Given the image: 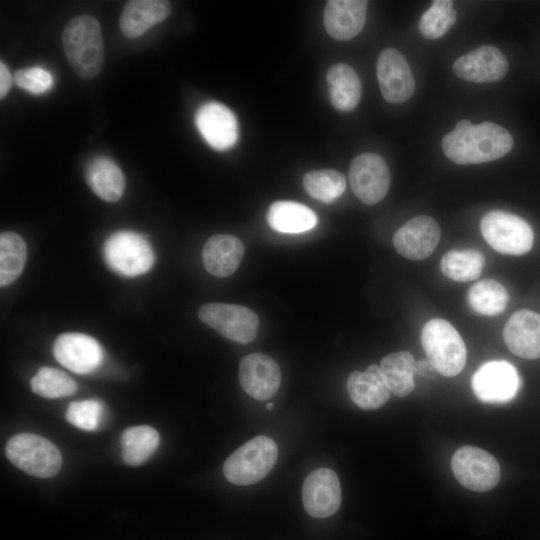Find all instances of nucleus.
Segmentation results:
<instances>
[{
  "instance_id": "obj_1",
  "label": "nucleus",
  "mask_w": 540,
  "mask_h": 540,
  "mask_svg": "<svg viewBox=\"0 0 540 540\" xmlns=\"http://www.w3.org/2000/svg\"><path fill=\"white\" fill-rule=\"evenodd\" d=\"M442 150L451 161L466 165L502 158L513 147V137L504 127L482 122L463 129H454L442 139Z\"/></svg>"
},
{
  "instance_id": "obj_2",
  "label": "nucleus",
  "mask_w": 540,
  "mask_h": 540,
  "mask_svg": "<svg viewBox=\"0 0 540 540\" xmlns=\"http://www.w3.org/2000/svg\"><path fill=\"white\" fill-rule=\"evenodd\" d=\"M64 54L74 73L95 78L104 64V43L98 20L88 14L72 18L62 32Z\"/></svg>"
},
{
  "instance_id": "obj_3",
  "label": "nucleus",
  "mask_w": 540,
  "mask_h": 540,
  "mask_svg": "<svg viewBox=\"0 0 540 540\" xmlns=\"http://www.w3.org/2000/svg\"><path fill=\"white\" fill-rule=\"evenodd\" d=\"M421 344L427 359L438 373L454 377L464 368L467 359L465 343L457 330L446 320H429L421 332Z\"/></svg>"
},
{
  "instance_id": "obj_4",
  "label": "nucleus",
  "mask_w": 540,
  "mask_h": 540,
  "mask_svg": "<svg viewBox=\"0 0 540 540\" xmlns=\"http://www.w3.org/2000/svg\"><path fill=\"white\" fill-rule=\"evenodd\" d=\"M278 459L273 439L260 435L252 438L224 462L225 478L236 485H251L267 476Z\"/></svg>"
},
{
  "instance_id": "obj_5",
  "label": "nucleus",
  "mask_w": 540,
  "mask_h": 540,
  "mask_svg": "<svg viewBox=\"0 0 540 540\" xmlns=\"http://www.w3.org/2000/svg\"><path fill=\"white\" fill-rule=\"evenodd\" d=\"M8 460L25 473L51 478L61 469L62 457L58 448L48 439L33 433H20L6 443Z\"/></svg>"
},
{
  "instance_id": "obj_6",
  "label": "nucleus",
  "mask_w": 540,
  "mask_h": 540,
  "mask_svg": "<svg viewBox=\"0 0 540 540\" xmlns=\"http://www.w3.org/2000/svg\"><path fill=\"white\" fill-rule=\"evenodd\" d=\"M485 241L497 252L507 255H523L530 251L534 233L529 223L520 216L493 210L480 222Z\"/></svg>"
},
{
  "instance_id": "obj_7",
  "label": "nucleus",
  "mask_w": 540,
  "mask_h": 540,
  "mask_svg": "<svg viewBox=\"0 0 540 540\" xmlns=\"http://www.w3.org/2000/svg\"><path fill=\"white\" fill-rule=\"evenodd\" d=\"M108 266L120 275L134 277L146 273L154 263V252L145 237L132 231H118L105 242Z\"/></svg>"
},
{
  "instance_id": "obj_8",
  "label": "nucleus",
  "mask_w": 540,
  "mask_h": 540,
  "mask_svg": "<svg viewBox=\"0 0 540 540\" xmlns=\"http://www.w3.org/2000/svg\"><path fill=\"white\" fill-rule=\"evenodd\" d=\"M198 317L203 323L234 342L246 344L257 336L259 318L253 310L245 306L207 303L200 307Z\"/></svg>"
},
{
  "instance_id": "obj_9",
  "label": "nucleus",
  "mask_w": 540,
  "mask_h": 540,
  "mask_svg": "<svg viewBox=\"0 0 540 540\" xmlns=\"http://www.w3.org/2000/svg\"><path fill=\"white\" fill-rule=\"evenodd\" d=\"M451 469L465 488L486 492L500 479V466L493 455L475 446H462L452 456Z\"/></svg>"
},
{
  "instance_id": "obj_10",
  "label": "nucleus",
  "mask_w": 540,
  "mask_h": 540,
  "mask_svg": "<svg viewBox=\"0 0 540 540\" xmlns=\"http://www.w3.org/2000/svg\"><path fill=\"white\" fill-rule=\"evenodd\" d=\"M471 387L475 396L484 403H506L516 396L520 377L511 363L493 360L476 370Z\"/></svg>"
},
{
  "instance_id": "obj_11",
  "label": "nucleus",
  "mask_w": 540,
  "mask_h": 540,
  "mask_svg": "<svg viewBox=\"0 0 540 540\" xmlns=\"http://www.w3.org/2000/svg\"><path fill=\"white\" fill-rule=\"evenodd\" d=\"M349 181L353 193L360 201L374 205L386 196L391 178L388 166L380 155L363 153L352 160Z\"/></svg>"
},
{
  "instance_id": "obj_12",
  "label": "nucleus",
  "mask_w": 540,
  "mask_h": 540,
  "mask_svg": "<svg viewBox=\"0 0 540 540\" xmlns=\"http://www.w3.org/2000/svg\"><path fill=\"white\" fill-rule=\"evenodd\" d=\"M377 79L382 96L393 104L407 101L415 89V79L407 60L394 48H386L379 54Z\"/></svg>"
},
{
  "instance_id": "obj_13",
  "label": "nucleus",
  "mask_w": 540,
  "mask_h": 540,
  "mask_svg": "<svg viewBox=\"0 0 540 540\" xmlns=\"http://www.w3.org/2000/svg\"><path fill=\"white\" fill-rule=\"evenodd\" d=\"M195 125L204 140L216 150H227L237 142V119L220 102L209 101L201 105L195 114Z\"/></svg>"
},
{
  "instance_id": "obj_14",
  "label": "nucleus",
  "mask_w": 540,
  "mask_h": 540,
  "mask_svg": "<svg viewBox=\"0 0 540 540\" xmlns=\"http://www.w3.org/2000/svg\"><path fill=\"white\" fill-rule=\"evenodd\" d=\"M509 69L505 55L493 45H483L459 57L453 63L454 73L473 83H491L503 79Z\"/></svg>"
},
{
  "instance_id": "obj_15",
  "label": "nucleus",
  "mask_w": 540,
  "mask_h": 540,
  "mask_svg": "<svg viewBox=\"0 0 540 540\" xmlns=\"http://www.w3.org/2000/svg\"><path fill=\"white\" fill-rule=\"evenodd\" d=\"M56 360L77 374H88L103 361L101 345L93 337L82 333H64L53 345Z\"/></svg>"
},
{
  "instance_id": "obj_16",
  "label": "nucleus",
  "mask_w": 540,
  "mask_h": 540,
  "mask_svg": "<svg viewBox=\"0 0 540 540\" xmlns=\"http://www.w3.org/2000/svg\"><path fill=\"white\" fill-rule=\"evenodd\" d=\"M302 500L312 517L326 518L336 513L341 504V486L336 473L328 468L312 471L303 483Z\"/></svg>"
},
{
  "instance_id": "obj_17",
  "label": "nucleus",
  "mask_w": 540,
  "mask_h": 540,
  "mask_svg": "<svg viewBox=\"0 0 540 540\" xmlns=\"http://www.w3.org/2000/svg\"><path fill=\"white\" fill-rule=\"evenodd\" d=\"M440 240V227L436 220L419 215L407 221L393 236L396 251L410 260H423L430 256Z\"/></svg>"
},
{
  "instance_id": "obj_18",
  "label": "nucleus",
  "mask_w": 540,
  "mask_h": 540,
  "mask_svg": "<svg viewBox=\"0 0 540 540\" xmlns=\"http://www.w3.org/2000/svg\"><path fill=\"white\" fill-rule=\"evenodd\" d=\"M239 380L241 387L250 397L264 401L277 393L281 371L277 362L270 356L252 353L240 361Z\"/></svg>"
},
{
  "instance_id": "obj_19",
  "label": "nucleus",
  "mask_w": 540,
  "mask_h": 540,
  "mask_svg": "<svg viewBox=\"0 0 540 540\" xmlns=\"http://www.w3.org/2000/svg\"><path fill=\"white\" fill-rule=\"evenodd\" d=\"M503 339L513 354L524 359L540 358V313L515 312L504 327Z\"/></svg>"
},
{
  "instance_id": "obj_20",
  "label": "nucleus",
  "mask_w": 540,
  "mask_h": 540,
  "mask_svg": "<svg viewBox=\"0 0 540 540\" xmlns=\"http://www.w3.org/2000/svg\"><path fill=\"white\" fill-rule=\"evenodd\" d=\"M368 2L365 0H329L324 10L327 33L339 41L357 36L363 29Z\"/></svg>"
},
{
  "instance_id": "obj_21",
  "label": "nucleus",
  "mask_w": 540,
  "mask_h": 540,
  "mask_svg": "<svg viewBox=\"0 0 540 540\" xmlns=\"http://www.w3.org/2000/svg\"><path fill=\"white\" fill-rule=\"evenodd\" d=\"M244 252V245L238 237L229 234L213 235L204 244L203 265L216 277H228L239 267Z\"/></svg>"
},
{
  "instance_id": "obj_22",
  "label": "nucleus",
  "mask_w": 540,
  "mask_h": 540,
  "mask_svg": "<svg viewBox=\"0 0 540 540\" xmlns=\"http://www.w3.org/2000/svg\"><path fill=\"white\" fill-rule=\"evenodd\" d=\"M171 13V4L164 0L128 1L120 15L119 27L130 39L138 38L152 26L164 21Z\"/></svg>"
},
{
  "instance_id": "obj_23",
  "label": "nucleus",
  "mask_w": 540,
  "mask_h": 540,
  "mask_svg": "<svg viewBox=\"0 0 540 540\" xmlns=\"http://www.w3.org/2000/svg\"><path fill=\"white\" fill-rule=\"evenodd\" d=\"M347 390L352 401L364 410L382 407L390 397L379 366L370 365L365 371L352 372L347 380Z\"/></svg>"
},
{
  "instance_id": "obj_24",
  "label": "nucleus",
  "mask_w": 540,
  "mask_h": 540,
  "mask_svg": "<svg viewBox=\"0 0 540 540\" xmlns=\"http://www.w3.org/2000/svg\"><path fill=\"white\" fill-rule=\"evenodd\" d=\"M330 102L341 112L356 108L361 98V81L355 70L346 63H336L326 74Z\"/></svg>"
},
{
  "instance_id": "obj_25",
  "label": "nucleus",
  "mask_w": 540,
  "mask_h": 540,
  "mask_svg": "<svg viewBox=\"0 0 540 540\" xmlns=\"http://www.w3.org/2000/svg\"><path fill=\"white\" fill-rule=\"evenodd\" d=\"M86 180L92 191L108 202L118 201L125 189V177L121 168L110 158H94L86 168Z\"/></svg>"
},
{
  "instance_id": "obj_26",
  "label": "nucleus",
  "mask_w": 540,
  "mask_h": 540,
  "mask_svg": "<svg viewBox=\"0 0 540 540\" xmlns=\"http://www.w3.org/2000/svg\"><path fill=\"white\" fill-rule=\"evenodd\" d=\"M268 225L281 233H301L313 229L318 222L316 214L304 204L294 201H276L269 207Z\"/></svg>"
},
{
  "instance_id": "obj_27",
  "label": "nucleus",
  "mask_w": 540,
  "mask_h": 540,
  "mask_svg": "<svg viewBox=\"0 0 540 540\" xmlns=\"http://www.w3.org/2000/svg\"><path fill=\"white\" fill-rule=\"evenodd\" d=\"M415 365L416 361L408 351L394 352L381 360L383 378L395 396L406 397L414 390Z\"/></svg>"
},
{
  "instance_id": "obj_28",
  "label": "nucleus",
  "mask_w": 540,
  "mask_h": 540,
  "mask_svg": "<svg viewBox=\"0 0 540 540\" xmlns=\"http://www.w3.org/2000/svg\"><path fill=\"white\" fill-rule=\"evenodd\" d=\"M160 441L156 429L148 425L132 426L121 434L122 458L131 466H138L148 460L156 451Z\"/></svg>"
},
{
  "instance_id": "obj_29",
  "label": "nucleus",
  "mask_w": 540,
  "mask_h": 540,
  "mask_svg": "<svg viewBox=\"0 0 540 540\" xmlns=\"http://www.w3.org/2000/svg\"><path fill=\"white\" fill-rule=\"evenodd\" d=\"M509 300L505 287L496 280L483 279L468 291V302L477 313L495 316L502 313Z\"/></svg>"
},
{
  "instance_id": "obj_30",
  "label": "nucleus",
  "mask_w": 540,
  "mask_h": 540,
  "mask_svg": "<svg viewBox=\"0 0 540 540\" xmlns=\"http://www.w3.org/2000/svg\"><path fill=\"white\" fill-rule=\"evenodd\" d=\"M27 257L23 238L6 231L0 235V285L7 286L21 274Z\"/></svg>"
},
{
  "instance_id": "obj_31",
  "label": "nucleus",
  "mask_w": 540,
  "mask_h": 540,
  "mask_svg": "<svg viewBox=\"0 0 540 540\" xmlns=\"http://www.w3.org/2000/svg\"><path fill=\"white\" fill-rule=\"evenodd\" d=\"M485 265V258L477 250H450L441 259L440 267L443 274L459 282L477 279Z\"/></svg>"
},
{
  "instance_id": "obj_32",
  "label": "nucleus",
  "mask_w": 540,
  "mask_h": 540,
  "mask_svg": "<svg viewBox=\"0 0 540 540\" xmlns=\"http://www.w3.org/2000/svg\"><path fill=\"white\" fill-rule=\"evenodd\" d=\"M303 187L314 199L322 203H332L346 189L345 176L333 169H322L307 172L303 176Z\"/></svg>"
},
{
  "instance_id": "obj_33",
  "label": "nucleus",
  "mask_w": 540,
  "mask_h": 540,
  "mask_svg": "<svg viewBox=\"0 0 540 540\" xmlns=\"http://www.w3.org/2000/svg\"><path fill=\"white\" fill-rule=\"evenodd\" d=\"M32 391L44 398L66 397L77 391V384L72 377L56 368L42 367L31 378Z\"/></svg>"
},
{
  "instance_id": "obj_34",
  "label": "nucleus",
  "mask_w": 540,
  "mask_h": 540,
  "mask_svg": "<svg viewBox=\"0 0 540 540\" xmlns=\"http://www.w3.org/2000/svg\"><path fill=\"white\" fill-rule=\"evenodd\" d=\"M456 22V11L450 0H436L422 14L418 29L426 39H438L445 35Z\"/></svg>"
},
{
  "instance_id": "obj_35",
  "label": "nucleus",
  "mask_w": 540,
  "mask_h": 540,
  "mask_svg": "<svg viewBox=\"0 0 540 540\" xmlns=\"http://www.w3.org/2000/svg\"><path fill=\"white\" fill-rule=\"evenodd\" d=\"M103 414V406L100 401L87 399L71 402L66 410V419L73 426L85 430L94 431L99 425Z\"/></svg>"
},
{
  "instance_id": "obj_36",
  "label": "nucleus",
  "mask_w": 540,
  "mask_h": 540,
  "mask_svg": "<svg viewBox=\"0 0 540 540\" xmlns=\"http://www.w3.org/2000/svg\"><path fill=\"white\" fill-rule=\"evenodd\" d=\"M13 80L19 88L36 95L48 92L54 83L52 74L42 67L19 69Z\"/></svg>"
},
{
  "instance_id": "obj_37",
  "label": "nucleus",
  "mask_w": 540,
  "mask_h": 540,
  "mask_svg": "<svg viewBox=\"0 0 540 540\" xmlns=\"http://www.w3.org/2000/svg\"><path fill=\"white\" fill-rule=\"evenodd\" d=\"M13 77L3 61L0 62V98L3 99L12 86Z\"/></svg>"
},
{
  "instance_id": "obj_38",
  "label": "nucleus",
  "mask_w": 540,
  "mask_h": 540,
  "mask_svg": "<svg viewBox=\"0 0 540 540\" xmlns=\"http://www.w3.org/2000/svg\"><path fill=\"white\" fill-rule=\"evenodd\" d=\"M415 372L427 378H433L438 373L428 359L416 361Z\"/></svg>"
},
{
  "instance_id": "obj_39",
  "label": "nucleus",
  "mask_w": 540,
  "mask_h": 540,
  "mask_svg": "<svg viewBox=\"0 0 540 540\" xmlns=\"http://www.w3.org/2000/svg\"><path fill=\"white\" fill-rule=\"evenodd\" d=\"M471 125H472V123H471L469 120H467V119H462V120H460V121H458V122L456 123L455 128H456V129H463V128H467V127H469V126H471Z\"/></svg>"
},
{
  "instance_id": "obj_40",
  "label": "nucleus",
  "mask_w": 540,
  "mask_h": 540,
  "mask_svg": "<svg viewBox=\"0 0 540 540\" xmlns=\"http://www.w3.org/2000/svg\"><path fill=\"white\" fill-rule=\"evenodd\" d=\"M274 408V404L273 403H267L266 404V409L267 410H272Z\"/></svg>"
}]
</instances>
